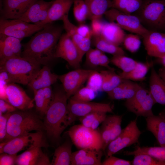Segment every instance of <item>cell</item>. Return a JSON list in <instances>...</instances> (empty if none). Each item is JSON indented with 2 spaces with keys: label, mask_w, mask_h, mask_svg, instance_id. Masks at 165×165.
Masks as SVG:
<instances>
[{
  "label": "cell",
  "mask_w": 165,
  "mask_h": 165,
  "mask_svg": "<svg viewBox=\"0 0 165 165\" xmlns=\"http://www.w3.org/2000/svg\"><path fill=\"white\" fill-rule=\"evenodd\" d=\"M63 26L46 24L26 43L23 45L21 56L33 60L40 64L46 65L55 58L54 55Z\"/></svg>",
  "instance_id": "1"
},
{
  "label": "cell",
  "mask_w": 165,
  "mask_h": 165,
  "mask_svg": "<svg viewBox=\"0 0 165 165\" xmlns=\"http://www.w3.org/2000/svg\"><path fill=\"white\" fill-rule=\"evenodd\" d=\"M68 98L64 91L57 90L45 115L43 123L48 136L57 141L64 129L70 125L68 109Z\"/></svg>",
  "instance_id": "2"
},
{
  "label": "cell",
  "mask_w": 165,
  "mask_h": 165,
  "mask_svg": "<svg viewBox=\"0 0 165 165\" xmlns=\"http://www.w3.org/2000/svg\"><path fill=\"white\" fill-rule=\"evenodd\" d=\"M34 130L43 132L46 130L43 121L40 117L28 110H16L11 113L8 118L7 135L2 142Z\"/></svg>",
  "instance_id": "3"
},
{
  "label": "cell",
  "mask_w": 165,
  "mask_h": 165,
  "mask_svg": "<svg viewBox=\"0 0 165 165\" xmlns=\"http://www.w3.org/2000/svg\"><path fill=\"white\" fill-rule=\"evenodd\" d=\"M35 60L22 56L0 62V70L9 74L12 83L28 85L41 69Z\"/></svg>",
  "instance_id": "4"
},
{
  "label": "cell",
  "mask_w": 165,
  "mask_h": 165,
  "mask_svg": "<svg viewBox=\"0 0 165 165\" xmlns=\"http://www.w3.org/2000/svg\"><path fill=\"white\" fill-rule=\"evenodd\" d=\"M134 15L142 24L156 30H165V0H142Z\"/></svg>",
  "instance_id": "5"
},
{
  "label": "cell",
  "mask_w": 165,
  "mask_h": 165,
  "mask_svg": "<svg viewBox=\"0 0 165 165\" xmlns=\"http://www.w3.org/2000/svg\"><path fill=\"white\" fill-rule=\"evenodd\" d=\"M67 132L72 143L77 148L102 150L101 136L100 131L97 129L93 130L81 124L72 126Z\"/></svg>",
  "instance_id": "6"
},
{
  "label": "cell",
  "mask_w": 165,
  "mask_h": 165,
  "mask_svg": "<svg viewBox=\"0 0 165 165\" xmlns=\"http://www.w3.org/2000/svg\"><path fill=\"white\" fill-rule=\"evenodd\" d=\"M43 131L30 132L0 142V153L17 154L19 152L35 146L47 147Z\"/></svg>",
  "instance_id": "7"
},
{
  "label": "cell",
  "mask_w": 165,
  "mask_h": 165,
  "mask_svg": "<svg viewBox=\"0 0 165 165\" xmlns=\"http://www.w3.org/2000/svg\"><path fill=\"white\" fill-rule=\"evenodd\" d=\"M156 103L149 90L139 85L134 95L126 100L124 105L137 116L147 117L154 115L152 108Z\"/></svg>",
  "instance_id": "8"
},
{
  "label": "cell",
  "mask_w": 165,
  "mask_h": 165,
  "mask_svg": "<svg viewBox=\"0 0 165 165\" xmlns=\"http://www.w3.org/2000/svg\"><path fill=\"white\" fill-rule=\"evenodd\" d=\"M104 15L110 22L116 23L123 30L142 37L149 31L143 25L139 18L133 14L125 13L111 8L106 12Z\"/></svg>",
  "instance_id": "9"
},
{
  "label": "cell",
  "mask_w": 165,
  "mask_h": 165,
  "mask_svg": "<svg viewBox=\"0 0 165 165\" xmlns=\"http://www.w3.org/2000/svg\"><path fill=\"white\" fill-rule=\"evenodd\" d=\"M46 25L31 24L19 19H0V34L22 40L42 29Z\"/></svg>",
  "instance_id": "10"
},
{
  "label": "cell",
  "mask_w": 165,
  "mask_h": 165,
  "mask_svg": "<svg viewBox=\"0 0 165 165\" xmlns=\"http://www.w3.org/2000/svg\"><path fill=\"white\" fill-rule=\"evenodd\" d=\"M141 134L136 119L131 121L122 130L119 135L109 144L107 148V156L113 155L123 148L138 142Z\"/></svg>",
  "instance_id": "11"
},
{
  "label": "cell",
  "mask_w": 165,
  "mask_h": 165,
  "mask_svg": "<svg viewBox=\"0 0 165 165\" xmlns=\"http://www.w3.org/2000/svg\"><path fill=\"white\" fill-rule=\"evenodd\" d=\"M68 102L70 124L78 117H81L91 113L102 112L112 113L113 106L110 103H103L88 102H79L69 98Z\"/></svg>",
  "instance_id": "12"
},
{
  "label": "cell",
  "mask_w": 165,
  "mask_h": 165,
  "mask_svg": "<svg viewBox=\"0 0 165 165\" xmlns=\"http://www.w3.org/2000/svg\"><path fill=\"white\" fill-rule=\"evenodd\" d=\"M55 58H61L65 60L75 69L80 67L82 59L76 46L67 33L62 34L55 50Z\"/></svg>",
  "instance_id": "13"
},
{
  "label": "cell",
  "mask_w": 165,
  "mask_h": 165,
  "mask_svg": "<svg viewBox=\"0 0 165 165\" xmlns=\"http://www.w3.org/2000/svg\"><path fill=\"white\" fill-rule=\"evenodd\" d=\"M94 70L78 68L58 75V79L62 83L68 99L82 87Z\"/></svg>",
  "instance_id": "14"
},
{
  "label": "cell",
  "mask_w": 165,
  "mask_h": 165,
  "mask_svg": "<svg viewBox=\"0 0 165 165\" xmlns=\"http://www.w3.org/2000/svg\"><path fill=\"white\" fill-rule=\"evenodd\" d=\"M37 0H1V19H20Z\"/></svg>",
  "instance_id": "15"
},
{
  "label": "cell",
  "mask_w": 165,
  "mask_h": 165,
  "mask_svg": "<svg viewBox=\"0 0 165 165\" xmlns=\"http://www.w3.org/2000/svg\"><path fill=\"white\" fill-rule=\"evenodd\" d=\"M122 119L121 116H107L102 123L100 132L102 141V151H104L109 144L121 133Z\"/></svg>",
  "instance_id": "16"
},
{
  "label": "cell",
  "mask_w": 165,
  "mask_h": 165,
  "mask_svg": "<svg viewBox=\"0 0 165 165\" xmlns=\"http://www.w3.org/2000/svg\"><path fill=\"white\" fill-rule=\"evenodd\" d=\"M6 100L20 110H25L33 107V99H31L24 90L15 83L8 85L6 90Z\"/></svg>",
  "instance_id": "17"
},
{
  "label": "cell",
  "mask_w": 165,
  "mask_h": 165,
  "mask_svg": "<svg viewBox=\"0 0 165 165\" xmlns=\"http://www.w3.org/2000/svg\"><path fill=\"white\" fill-rule=\"evenodd\" d=\"M142 38L145 49L149 56L159 58L165 54V33L149 30Z\"/></svg>",
  "instance_id": "18"
},
{
  "label": "cell",
  "mask_w": 165,
  "mask_h": 165,
  "mask_svg": "<svg viewBox=\"0 0 165 165\" xmlns=\"http://www.w3.org/2000/svg\"><path fill=\"white\" fill-rule=\"evenodd\" d=\"M40 146H35L26 150L17 156L16 164L18 165H51L47 154L42 150Z\"/></svg>",
  "instance_id": "19"
},
{
  "label": "cell",
  "mask_w": 165,
  "mask_h": 165,
  "mask_svg": "<svg viewBox=\"0 0 165 165\" xmlns=\"http://www.w3.org/2000/svg\"><path fill=\"white\" fill-rule=\"evenodd\" d=\"M22 40L0 34V62L21 56Z\"/></svg>",
  "instance_id": "20"
},
{
  "label": "cell",
  "mask_w": 165,
  "mask_h": 165,
  "mask_svg": "<svg viewBox=\"0 0 165 165\" xmlns=\"http://www.w3.org/2000/svg\"><path fill=\"white\" fill-rule=\"evenodd\" d=\"M53 2V1L46 2L37 0L19 19L35 24L43 21L47 18L49 9Z\"/></svg>",
  "instance_id": "21"
},
{
  "label": "cell",
  "mask_w": 165,
  "mask_h": 165,
  "mask_svg": "<svg viewBox=\"0 0 165 165\" xmlns=\"http://www.w3.org/2000/svg\"><path fill=\"white\" fill-rule=\"evenodd\" d=\"M102 150L86 148L72 153V165H101Z\"/></svg>",
  "instance_id": "22"
},
{
  "label": "cell",
  "mask_w": 165,
  "mask_h": 165,
  "mask_svg": "<svg viewBox=\"0 0 165 165\" xmlns=\"http://www.w3.org/2000/svg\"><path fill=\"white\" fill-rule=\"evenodd\" d=\"M62 21L64 28L76 46L82 59L91 48V39L84 38L78 33L76 26L70 21L68 15L65 16Z\"/></svg>",
  "instance_id": "23"
},
{
  "label": "cell",
  "mask_w": 165,
  "mask_h": 165,
  "mask_svg": "<svg viewBox=\"0 0 165 165\" xmlns=\"http://www.w3.org/2000/svg\"><path fill=\"white\" fill-rule=\"evenodd\" d=\"M74 0H55L50 6L46 19L36 24L45 25L59 20H62L68 15Z\"/></svg>",
  "instance_id": "24"
},
{
  "label": "cell",
  "mask_w": 165,
  "mask_h": 165,
  "mask_svg": "<svg viewBox=\"0 0 165 165\" xmlns=\"http://www.w3.org/2000/svg\"><path fill=\"white\" fill-rule=\"evenodd\" d=\"M58 79V75L52 73L50 68L45 65L41 68L28 85L33 91L50 86Z\"/></svg>",
  "instance_id": "25"
},
{
  "label": "cell",
  "mask_w": 165,
  "mask_h": 165,
  "mask_svg": "<svg viewBox=\"0 0 165 165\" xmlns=\"http://www.w3.org/2000/svg\"><path fill=\"white\" fill-rule=\"evenodd\" d=\"M149 78V91L156 103L165 105V82L154 69L151 68Z\"/></svg>",
  "instance_id": "26"
},
{
  "label": "cell",
  "mask_w": 165,
  "mask_h": 165,
  "mask_svg": "<svg viewBox=\"0 0 165 165\" xmlns=\"http://www.w3.org/2000/svg\"><path fill=\"white\" fill-rule=\"evenodd\" d=\"M146 118L147 130L154 135L160 146L165 147V119L159 115Z\"/></svg>",
  "instance_id": "27"
},
{
  "label": "cell",
  "mask_w": 165,
  "mask_h": 165,
  "mask_svg": "<svg viewBox=\"0 0 165 165\" xmlns=\"http://www.w3.org/2000/svg\"><path fill=\"white\" fill-rule=\"evenodd\" d=\"M139 85L131 80L123 79L119 84L107 93L112 100H127L134 95Z\"/></svg>",
  "instance_id": "28"
},
{
  "label": "cell",
  "mask_w": 165,
  "mask_h": 165,
  "mask_svg": "<svg viewBox=\"0 0 165 165\" xmlns=\"http://www.w3.org/2000/svg\"><path fill=\"white\" fill-rule=\"evenodd\" d=\"M126 35L123 30L113 22H104L100 35L109 42L119 46Z\"/></svg>",
  "instance_id": "29"
},
{
  "label": "cell",
  "mask_w": 165,
  "mask_h": 165,
  "mask_svg": "<svg viewBox=\"0 0 165 165\" xmlns=\"http://www.w3.org/2000/svg\"><path fill=\"white\" fill-rule=\"evenodd\" d=\"M87 6L88 19H101L106 12L112 8V0H84Z\"/></svg>",
  "instance_id": "30"
},
{
  "label": "cell",
  "mask_w": 165,
  "mask_h": 165,
  "mask_svg": "<svg viewBox=\"0 0 165 165\" xmlns=\"http://www.w3.org/2000/svg\"><path fill=\"white\" fill-rule=\"evenodd\" d=\"M72 146V142L67 141L56 148L51 165H71Z\"/></svg>",
  "instance_id": "31"
},
{
  "label": "cell",
  "mask_w": 165,
  "mask_h": 165,
  "mask_svg": "<svg viewBox=\"0 0 165 165\" xmlns=\"http://www.w3.org/2000/svg\"><path fill=\"white\" fill-rule=\"evenodd\" d=\"M153 66L152 61L145 63L138 62L135 67L128 72H120L119 75L123 79L135 81H141L145 78L148 70Z\"/></svg>",
  "instance_id": "32"
},
{
  "label": "cell",
  "mask_w": 165,
  "mask_h": 165,
  "mask_svg": "<svg viewBox=\"0 0 165 165\" xmlns=\"http://www.w3.org/2000/svg\"><path fill=\"white\" fill-rule=\"evenodd\" d=\"M92 38L96 48L104 53L111 54L113 56L125 54V52L122 48L107 41L100 35H93Z\"/></svg>",
  "instance_id": "33"
},
{
  "label": "cell",
  "mask_w": 165,
  "mask_h": 165,
  "mask_svg": "<svg viewBox=\"0 0 165 165\" xmlns=\"http://www.w3.org/2000/svg\"><path fill=\"white\" fill-rule=\"evenodd\" d=\"M142 153L148 154L156 159L165 163V147L137 146L135 150L132 151H126L124 154L127 156Z\"/></svg>",
  "instance_id": "34"
},
{
  "label": "cell",
  "mask_w": 165,
  "mask_h": 165,
  "mask_svg": "<svg viewBox=\"0 0 165 165\" xmlns=\"http://www.w3.org/2000/svg\"><path fill=\"white\" fill-rule=\"evenodd\" d=\"M142 0H112V8L126 13L133 14L140 8Z\"/></svg>",
  "instance_id": "35"
},
{
  "label": "cell",
  "mask_w": 165,
  "mask_h": 165,
  "mask_svg": "<svg viewBox=\"0 0 165 165\" xmlns=\"http://www.w3.org/2000/svg\"><path fill=\"white\" fill-rule=\"evenodd\" d=\"M110 62L122 70V72H128L132 70L136 66L138 62L125 55L113 56Z\"/></svg>",
  "instance_id": "36"
},
{
  "label": "cell",
  "mask_w": 165,
  "mask_h": 165,
  "mask_svg": "<svg viewBox=\"0 0 165 165\" xmlns=\"http://www.w3.org/2000/svg\"><path fill=\"white\" fill-rule=\"evenodd\" d=\"M73 14L76 20L79 24H84L88 19L89 11L84 0H74Z\"/></svg>",
  "instance_id": "37"
},
{
  "label": "cell",
  "mask_w": 165,
  "mask_h": 165,
  "mask_svg": "<svg viewBox=\"0 0 165 165\" xmlns=\"http://www.w3.org/2000/svg\"><path fill=\"white\" fill-rule=\"evenodd\" d=\"M97 94L93 90L86 86L80 88L70 98L79 102L90 101L96 97Z\"/></svg>",
  "instance_id": "38"
},
{
  "label": "cell",
  "mask_w": 165,
  "mask_h": 165,
  "mask_svg": "<svg viewBox=\"0 0 165 165\" xmlns=\"http://www.w3.org/2000/svg\"><path fill=\"white\" fill-rule=\"evenodd\" d=\"M131 162L133 165H165V163L145 153L135 154Z\"/></svg>",
  "instance_id": "39"
},
{
  "label": "cell",
  "mask_w": 165,
  "mask_h": 165,
  "mask_svg": "<svg viewBox=\"0 0 165 165\" xmlns=\"http://www.w3.org/2000/svg\"><path fill=\"white\" fill-rule=\"evenodd\" d=\"M140 36L136 34H126L123 43L126 49L132 53L136 52L141 44Z\"/></svg>",
  "instance_id": "40"
},
{
  "label": "cell",
  "mask_w": 165,
  "mask_h": 165,
  "mask_svg": "<svg viewBox=\"0 0 165 165\" xmlns=\"http://www.w3.org/2000/svg\"><path fill=\"white\" fill-rule=\"evenodd\" d=\"M102 78L101 73L94 70L89 75L87 80L86 86L97 93L102 91Z\"/></svg>",
  "instance_id": "41"
},
{
  "label": "cell",
  "mask_w": 165,
  "mask_h": 165,
  "mask_svg": "<svg viewBox=\"0 0 165 165\" xmlns=\"http://www.w3.org/2000/svg\"><path fill=\"white\" fill-rule=\"evenodd\" d=\"M34 94V98L36 108L39 114L45 116L48 108L43 93V89H40L33 91Z\"/></svg>",
  "instance_id": "42"
},
{
  "label": "cell",
  "mask_w": 165,
  "mask_h": 165,
  "mask_svg": "<svg viewBox=\"0 0 165 165\" xmlns=\"http://www.w3.org/2000/svg\"><path fill=\"white\" fill-rule=\"evenodd\" d=\"M102 51L96 48L90 49L86 53V63L89 66L96 68L100 66V58Z\"/></svg>",
  "instance_id": "43"
},
{
  "label": "cell",
  "mask_w": 165,
  "mask_h": 165,
  "mask_svg": "<svg viewBox=\"0 0 165 165\" xmlns=\"http://www.w3.org/2000/svg\"><path fill=\"white\" fill-rule=\"evenodd\" d=\"M13 83L9 74L4 70L0 71V98L6 100V90L8 84Z\"/></svg>",
  "instance_id": "44"
},
{
  "label": "cell",
  "mask_w": 165,
  "mask_h": 165,
  "mask_svg": "<svg viewBox=\"0 0 165 165\" xmlns=\"http://www.w3.org/2000/svg\"><path fill=\"white\" fill-rule=\"evenodd\" d=\"M11 113L0 114V142H3L6 138L7 135V122Z\"/></svg>",
  "instance_id": "45"
},
{
  "label": "cell",
  "mask_w": 165,
  "mask_h": 165,
  "mask_svg": "<svg viewBox=\"0 0 165 165\" xmlns=\"http://www.w3.org/2000/svg\"><path fill=\"white\" fill-rule=\"evenodd\" d=\"M102 112H95L80 117L79 120L82 125L90 128L92 124Z\"/></svg>",
  "instance_id": "46"
},
{
  "label": "cell",
  "mask_w": 165,
  "mask_h": 165,
  "mask_svg": "<svg viewBox=\"0 0 165 165\" xmlns=\"http://www.w3.org/2000/svg\"><path fill=\"white\" fill-rule=\"evenodd\" d=\"M131 162L120 159L112 155L107 157L102 162V165H130Z\"/></svg>",
  "instance_id": "47"
},
{
  "label": "cell",
  "mask_w": 165,
  "mask_h": 165,
  "mask_svg": "<svg viewBox=\"0 0 165 165\" xmlns=\"http://www.w3.org/2000/svg\"><path fill=\"white\" fill-rule=\"evenodd\" d=\"M17 154H10L6 153H0V165L16 164Z\"/></svg>",
  "instance_id": "48"
},
{
  "label": "cell",
  "mask_w": 165,
  "mask_h": 165,
  "mask_svg": "<svg viewBox=\"0 0 165 165\" xmlns=\"http://www.w3.org/2000/svg\"><path fill=\"white\" fill-rule=\"evenodd\" d=\"M77 32L84 38L91 39L93 36V33L91 28L89 26L82 24H79L78 26H76Z\"/></svg>",
  "instance_id": "49"
},
{
  "label": "cell",
  "mask_w": 165,
  "mask_h": 165,
  "mask_svg": "<svg viewBox=\"0 0 165 165\" xmlns=\"http://www.w3.org/2000/svg\"><path fill=\"white\" fill-rule=\"evenodd\" d=\"M17 109L6 101L0 99V114L12 113L17 110Z\"/></svg>",
  "instance_id": "50"
},
{
  "label": "cell",
  "mask_w": 165,
  "mask_h": 165,
  "mask_svg": "<svg viewBox=\"0 0 165 165\" xmlns=\"http://www.w3.org/2000/svg\"><path fill=\"white\" fill-rule=\"evenodd\" d=\"M91 29L93 35H100L104 22L101 19L94 20L91 21Z\"/></svg>",
  "instance_id": "51"
},
{
  "label": "cell",
  "mask_w": 165,
  "mask_h": 165,
  "mask_svg": "<svg viewBox=\"0 0 165 165\" xmlns=\"http://www.w3.org/2000/svg\"><path fill=\"white\" fill-rule=\"evenodd\" d=\"M110 62V61L107 56L102 52L100 56V66L105 67L109 70L114 71L115 69L109 65Z\"/></svg>",
  "instance_id": "52"
},
{
  "label": "cell",
  "mask_w": 165,
  "mask_h": 165,
  "mask_svg": "<svg viewBox=\"0 0 165 165\" xmlns=\"http://www.w3.org/2000/svg\"><path fill=\"white\" fill-rule=\"evenodd\" d=\"M107 116L106 113L101 112L93 123L90 128L93 130H97L99 125L102 123Z\"/></svg>",
  "instance_id": "53"
},
{
  "label": "cell",
  "mask_w": 165,
  "mask_h": 165,
  "mask_svg": "<svg viewBox=\"0 0 165 165\" xmlns=\"http://www.w3.org/2000/svg\"><path fill=\"white\" fill-rule=\"evenodd\" d=\"M156 62L162 65L163 67L165 68V54L161 57L157 58Z\"/></svg>",
  "instance_id": "54"
},
{
  "label": "cell",
  "mask_w": 165,
  "mask_h": 165,
  "mask_svg": "<svg viewBox=\"0 0 165 165\" xmlns=\"http://www.w3.org/2000/svg\"><path fill=\"white\" fill-rule=\"evenodd\" d=\"M158 74L165 82V68L163 67L160 68L159 70Z\"/></svg>",
  "instance_id": "55"
},
{
  "label": "cell",
  "mask_w": 165,
  "mask_h": 165,
  "mask_svg": "<svg viewBox=\"0 0 165 165\" xmlns=\"http://www.w3.org/2000/svg\"><path fill=\"white\" fill-rule=\"evenodd\" d=\"M159 115L161 116L165 119V108L160 112Z\"/></svg>",
  "instance_id": "56"
}]
</instances>
